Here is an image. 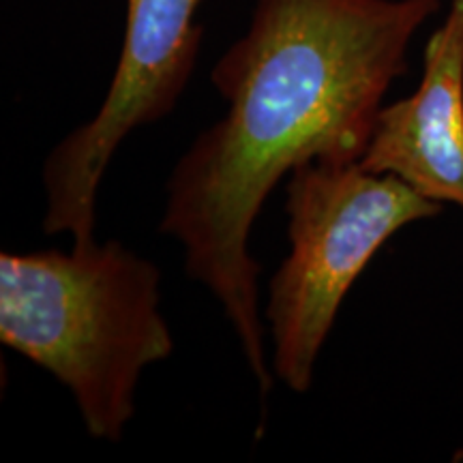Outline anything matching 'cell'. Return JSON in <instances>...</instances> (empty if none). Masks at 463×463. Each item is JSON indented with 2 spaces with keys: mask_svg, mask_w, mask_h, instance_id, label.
Instances as JSON below:
<instances>
[{
  "mask_svg": "<svg viewBox=\"0 0 463 463\" xmlns=\"http://www.w3.org/2000/svg\"><path fill=\"white\" fill-rule=\"evenodd\" d=\"M439 0H258L247 33L213 67L228 109L195 137L165 184L159 230L223 307L258 389L275 373L260 320L249 236L286 174L361 161L382 101Z\"/></svg>",
  "mask_w": 463,
  "mask_h": 463,
  "instance_id": "cell-1",
  "label": "cell"
},
{
  "mask_svg": "<svg viewBox=\"0 0 463 463\" xmlns=\"http://www.w3.org/2000/svg\"><path fill=\"white\" fill-rule=\"evenodd\" d=\"M161 273L118 241L0 256V341L67 386L92 438L118 442L174 339Z\"/></svg>",
  "mask_w": 463,
  "mask_h": 463,
  "instance_id": "cell-2",
  "label": "cell"
},
{
  "mask_svg": "<svg viewBox=\"0 0 463 463\" xmlns=\"http://www.w3.org/2000/svg\"><path fill=\"white\" fill-rule=\"evenodd\" d=\"M442 211L439 202L358 161H309L288 174L289 253L269 283L264 309L277 380L292 392L309 391L347 289L399 230Z\"/></svg>",
  "mask_w": 463,
  "mask_h": 463,
  "instance_id": "cell-3",
  "label": "cell"
},
{
  "mask_svg": "<svg viewBox=\"0 0 463 463\" xmlns=\"http://www.w3.org/2000/svg\"><path fill=\"white\" fill-rule=\"evenodd\" d=\"M202 0H127L125 37L99 112L56 144L43 164L45 234L95 245L97 194L120 142L170 116L202 48Z\"/></svg>",
  "mask_w": 463,
  "mask_h": 463,
  "instance_id": "cell-4",
  "label": "cell"
},
{
  "mask_svg": "<svg viewBox=\"0 0 463 463\" xmlns=\"http://www.w3.org/2000/svg\"><path fill=\"white\" fill-rule=\"evenodd\" d=\"M358 164L463 211V0L431 33L416 90L382 106Z\"/></svg>",
  "mask_w": 463,
  "mask_h": 463,
  "instance_id": "cell-5",
  "label": "cell"
}]
</instances>
